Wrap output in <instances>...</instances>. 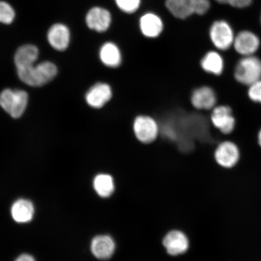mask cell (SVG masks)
I'll return each instance as SVG.
<instances>
[{
    "label": "cell",
    "instance_id": "cell-1",
    "mask_svg": "<svg viewBox=\"0 0 261 261\" xmlns=\"http://www.w3.org/2000/svg\"><path fill=\"white\" fill-rule=\"evenodd\" d=\"M132 129L135 139L142 145H151L158 140L161 126L155 117L149 114L140 113L134 117Z\"/></svg>",
    "mask_w": 261,
    "mask_h": 261
},
{
    "label": "cell",
    "instance_id": "cell-2",
    "mask_svg": "<svg viewBox=\"0 0 261 261\" xmlns=\"http://www.w3.org/2000/svg\"><path fill=\"white\" fill-rule=\"evenodd\" d=\"M19 79L31 87H41L53 80L58 73L56 65L49 61L16 70Z\"/></svg>",
    "mask_w": 261,
    "mask_h": 261
},
{
    "label": "cell",
    "instance_id": "cell-3",
    "mask_svg": "<svg viewBox=\"0 0 261 261\" xmlns=\"http://www.w3.org/2000/svg\"><path fill=\"white\" fill-rule=\"evenodd\" d=\"M233 76L237 83L246 87L261 80V59L256 55L241 57L234 65Z\"/></svg>",
    "mask_w": 261,
    "mask_h": 261
},
{
    "label": "cell",
    "instance_id": "cell-4",
    "mask_svg": "<svg viewBox=\"0 0 261 261\" xmlns=\"http://www.w3.org/2000/svg\"><path fill=\"white\" fill-rule=\"evenodd\" d=\"M211 125L223 135H230L237 127V119L232 108L227 104H220L210 112Z\"/></svg>",
    "mask_w": 261,
    "mask_h": 261
},
{
    "label": "cell",
    "instance_id": "cell-5",
    "mask_svg": "<svg viewBox=\"0 0 261 261\" xmlns=\"http://www.w3.org/2000/svg\"><path fill=\"white\" fill-rule=\"evenodd\" d=\"M28 101V94L24 90L5 89L0 93V106L13 118L23 114Z\"/></svg>",
    "mask_w": 261,
    "mask_h": 261
},
{
    "label": "cell",
    "instance_id": "cell-6",
    "mask_svg": "<svg viewBox=\"0 0 261 261\" xmlns=\"http://www.w3.org/2000/svg\"><path fill=\"white\" fill-rule=\"evenodd\" d=\"M217 91L208 85H201L194 88L189 96L191 106L198 112H211L218 105Z\"/></svg>",
    "mask_w": 261,
    "mask_h": 261
},
{
    "label": "cell",
    "instance_id": "cell-7",
    "mask_svg": "<svg viewBox=\"0 0 261 261\" xmlns=\"http://www.w3.org/2000/svg\"><path fill=\"white\" fill-rule=\"evenodd\" d=\"M210 37L212 44L218 51H227L233 47L234 32L230 25L224 20L217 21L211 25Z\"/></svg>",
    "mask_w": 261,
    "mask_h": 261
},
{
    "label": "cell",
    "instance_id": "cell-8",
    "mask_svg": "<svg viewBox=\"0 0 261 261\" xmlns=\"http://www.w3.org/2000/svg\"><path fill=\"white\" fill-rule=\"evenodd\" d=\"M214 156L215 162L221 167L231 169L240 161V149L236 142L230 140H224L217 145Z\"/></svg>",
    "mask_w": 261,
    "mask_h": 261
},
{
    "label": "cell",
    "instance_id": "cell-9",
    "mask_svg": "<svg viewBox=\"0 0 261 261\" xmlns=\"http://www.w3.org/2000/svg\"><path fill=\"white\" fill-rule=\"evenodd\" d=\"M260 45V39L257 35L249 31H243L236 35L233 47L241 57H247L255 55Z\"/></svg>",
    "mask_w": 261,
    "mask_h": 261
},
{
    "label": "cell",
    "instance_id": "cell-10",
    "mask_svg": "<svg viewBox=\"0 0 261 261\" xmlns=\"http://www.w3.org/2000/svg\"><path fill=\"white\" fill-rule=\"evenodd\" d=\"M113 90L112 86L106 83H98L94 85L87 91L86 102L94 109H102L112 99Z\"/></svg>",
    "mask_w": 261,
    "mask_h": 261
},
{
    "label": "cell",
    "instance_id": "cell-11",
    "mask_svg": "<svg viewBox=\"0 0 261 261\" xmlns=\"http://www.w3.org/2000/svg\"><path fill=\"white\" fill-rule=\"evenodd\" d=\"M112 15L107 9L101 7H94L88 12L86 22L88 28L97 32L108 30L112 24Z\"/></svg>",
    "mask_w": 261,
    "mask_h": 261
},
{
    "label": "cell",
    "instance_id": "cell-12",
    "mask_svg": "<svg viewBox=\"0 0 261 261\" xmlns=\"http://www.w3.org/2000/svg\"><path fill=\"white\" fill-rule=\"evenodd\" d=\"M199 66L204 73L218 77L224 73L226 63L219 51L210 50L206 52L201 58Z\"/></svg>",
    "mask_w": 261,
    "mask_h": 261
},
{
    "label": "cell",
    "instance_id": "cell-13",
    "mask_svg": "<svg viewBox=\"0 0 261 261\" xmlns=\"http://www.w3.org/2000/svg\"><path fill=\"white\" fill-rule=\"evenodd\" d=\"M163 244L169 254L178 256L187 252L189 241L184 232L175 230L166 234L163 240Z\"/></svg>",
    "mask_w": 261,
    "mask_h": 261
},
{
    "label": "cell",
    "instance_id": "cell-14",
    "mask_svg": "<svg viewBox=\"0 0 261 261\" xmlns=\"http://www.w3.org/2000/svg\"><path fill=\"white\" fill-rule=\"evenodd\" d=\"M99 56L101 63L109 68L117 69L122 67L123 64L122 51L113 42H107L101 46Z\"/></svg>",
    "mask_w": 261,
    "mask_h": 261
},
{
    "label": "cell",
    "instance_id": "cell-15",
    "mask_svg": "<svg viewBox=\"0 0 261 261\" xmlns=\"http://www.w3.org/2000/svg\"><path fill=\"white\" fill-rule=\"evenodd\" d=\"M49 44L55 50L64 51L68 48L70 41V31L66 25L61 23L51 26L47 33Z\"/></svg>",
    "mask_w": 261,
    "mask_h": 261
},
{
    "label": "cell",
    "instance_id": "cell-16",
    "mask_svg": "<svg viewBox=\"0 0 261 261\" xmlns=\"http://www.w3.org/2000/svg\"><path fill=\"white\" fill-rule=\"evenodd\" d=\"M91 252L97 259L107 260L112 257L116 250V244L112 237L101 234L91 241Z\"/></svg>",
    "mask_w": 261,
    "mask_h": 261
},
{
    "label": "cell",
    "instance_id": "cell-17",
    "mask_svg": "<svg viewBox=\"0 0 261 261\" xmlns=\"http://www.w3.org/2000/svg\"><path fill=\"white\" fill-rule=\"evenodd\" d=\"M140 29L144 37L156 38L161 35L163 30L162 19L152 13H148L140 19Z\"/></svg>",
    "mask_w": 261,
    "mask_h": 261
},
{
    "label": "cell",
    "instance_id": "cell-18",
    "mask_svg": "<svg viewBox=\"0 0 261 261\" xmlns=\"http://www.w3.org/2000/svg\"><path fill=\"white\" fill-rule=\"evenodd\" d=\"M39 56L38 48L34 45L25 44L16 50L14 61L16 70L29 66L36 63Z\"/></svg>",
    "mask_w": 261,
    "mask_h": 261
},
{
    "label": "cell",
    "instance_id": "cell-19",
    "mask_svg": "<svg viewBox=\"0 0 261 261\" xmlns=\"http://www.w3.org/2000/svg\"><path fill=\"white\" fill-rule=\"evenodd\" d=\"M11 214L12 218L18 223H28L34 217V205L30 201L20 199V200L15 201L13 204Z\"/></svg>",
    "mask_w": 261,
    "mask_h": 261
},
{
    "label": "cell",
    "instance_id": "cell-20",
    "mask_svg": "<svg viewBox=\"0 0 261 261\" xmlns=\"http://www.w3.org/2000/svg\"><path fill=\"white\" fill-rule=\"evenodd\" d=\"M165 4L176 18L185 19L194 14V0H166Z\"/></svg>",
    "mask_w": 261,
    "mask_h": 261
},
{
    "label": "cell",
    "instance_id": "cell-21",
    "mask_svg": "<svg viewBox=\"0 0 261 261\" xmlns=\"http://www.w3.org/2000/svg\"><path fill=\"white\" fill-rule=\"evenodd\" d=\"M93 187L96 193L102 198L110 197L115 189L112 176L107 174L96 175L94 179Z\"/></svg>",
    "mask_w": 261,
    "mask_h": 261
},
{
    "label": "cell",
    "instance_id": "cell-22",
    "mask_svg": "<svg viewBox=\"0 0 261 261\" xmlns=\"http://www.w3.org/2000/svg\"><path fill=\"white\" fill-rule=\"evenodd\" d=\"M15 18V12L12 6L8 2L0 1V22L11 24Z\"/></svg>",
    "mask_w": 261,
    "mask_h": 261
},
{
    "label": "cell",
    "instance_id": "cell-23",
    "mask_svg": "<svg viewBox=\"0 0 261 261\" xmlns=\"http://www.w3.org/2000/svg\"><path fill=\"white\" fill-rule=\"evenodd\" d=\"M247 87V97L251 102L261 105V80Z\"/></svg>",
    "mask_w": 261,
    "mask_h": 261
},
{
    "label": "cell",
    "instance_id": "cell-24",
    "mask_svg": "<svg viewBox=\"0 0 261 261\" xmlns=\"http://www.w3.org/2000/svg\"><path fill=\"white\" fill-rule=\"evenodd\" d=\"M117 7L127 14H132L138 10L140 0H115Z\"/></svg>",
    "mask_w": 261,
    "mask_h": 261
},
{
    "label": "cell",
    "instance_id": "cell-25",
    "mask_svg": "<svg viewBox=\"0 0 261 261\" xmlns=\"http://www.w3.org/2000/svg\"><path fill=\"white\" fill-rule=\"evenodd\" d=\"M211 8L210 0H194V14L203 15L208 11Z\"/></svg>",
    "mask_w": 261,
    "mask_h": 261
},
{
    "label": "cell",
    "instance_id": "cell-26",
    "mask_svg": "<svg viewBox=\"0 0 261 261\" xmlns=\"http://www.w3.org/2000/svg\"><path fill=\"white\" fill-rule=\"evenodd\" d=\"M220 4H228L236 8H245L252 4V0H215Z\"/></svg>",
    "mask_w": 261,
    "mask_h": 261
},
{
    "label": "cell",
    "instance_id": "cell-27",
    "mask_svg": "<svg viewBox=\"0 0 261 261\" xmlns=\"http://www.w3.org/2000/svg\"><path fill=\"white\" fill-rule=\"evenodd\" d=\"M15 261H35L34 257L28 254H23L19 256Z\"/></svg>",
    "mask_w": 261,
    "mask_h": 261
},
{
    "label": "cell",
    "instance_id": "cell-28",
    "mask_svg": "<svg viewBox=\"0 0 261 261\" xmlns=\"http://www.w3.org/2000/svg\"><path fill=\"white\" fill-rule=\"evenodd\" d=\"M257 143L258 146L261 148V128L259 129L258 132L257 134Z\"/></svg>",
    "mask_w": 261,
    "mask_h": 261
},
{
    "label": "cell",
    "instance_id": "cell-29",
    "mask_svg": "<svg viewBox=\"0 0 261 261\" xmlns=\"http://www.w3.org/2000/svg\"><path fill=\"white\" fill-rule=\"evenodd\" d=\"M260 22H261V15H260Z\"/></svg>",
    "mask_w": 261,
    "mask_h": 261
}]
</instances>
